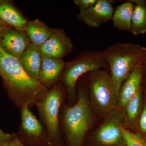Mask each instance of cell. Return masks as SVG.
Instances as JSON below:
<instances>
[{"label": "cell", "instance_id": "obj_2", "mask_svg": "<svg viewBox=\"0 0 146 146\" xmlns=\"http://www.w3.org/2000/svg\"><path fill=\"white\" fill-rule=\"evenodd\" d=\"M102 51L119 97L124 82L146 56V48L138 44L120 42Z\"/></svg>", "mask_w": 146, "mask_h": 146}, {"label": "cell", "instance_id": "obj_16", "mask_svg": "<svg viewBox=\"0 0 146 146\" xmlns=\"http://www.w3.org/2000/svg\"><path fill=\"white\" fill-rule=\"evenodd\" d=\"M133 8L134 5L129 1L118 6L112 16L113 27L121 30L131 32Z\"/></svg>", "mask_w": 146, "mask_h": 146}, {"label": "cell", "instance_id": "obj_13", "mask_svg": "<svg viewBox=\"0 0 146 146\" xmlns=\"http://www.w3.org/2000/svg\"><path fill=\"white\" fill-rule=\"evenodd\" d=\"M18 59L28 74L33 78L39 80L42 62L40 48L31 42Z\"/></svg>", "mask_w": 146, "mask_h": 146}, {"label": "cell", "instance_id": "obj_1", "mask_svg": "<svg viewBox=\"0 0 146 146\" xmlns=\"http://www.w3.org/2000/svg\"><path fill=\"white\" fill-rule=\"evenodd\" d=\"M0 76L7 94L16 106L36 104L48 90L24 70L18 58L9 54L0 46Z\"/></svg>", "mask_w": 146, "mask_h": 146}, {"label": "cell", "instance_id": "obj_18", "mask_svg": "<svg viewBox=\"0 0 146 146\" xmlns=\"http://www.w3.org/2000/svg\"><path fill=\"white\" fill-rule=\"evenodd\" d=\"M134 5L131 32L135 36L146 34V1H129Z\"/></svg>", "mask_w": 146, "mask_h": 146}, {"label": "cell", "instance_id": "obj_5", "mask_svg": "<svg viewBox=\"0 0 146 146\" xmlns=\"http://www.w3.org/2000/svg\"><path fill=\"white\" fill-rule=\"evenodd\" d=\"M88 74L89 91L94 104L102 115L106 117L117 107L119 100L112 78L103 69Z\"/></svg>", "mask_w": 146, "mask_h": 146}, {"label": "cell", "instance_id": "obj_7", "mask_svg": "<svg viewBox=\"0 0 146 146\" xmlns=\"http://www.w3.org/2000/svg\"><path fill=\"white\" fill-rule=\"evenodd\" d=\"M124 110L116 108L106 117L94 135L96 146H125L122 127Z\"/></svg>", "mask_w": 146, "mask_h": 146}, {"label": "cell", "instance_id": "obj_20", "mask_svg": "<svg viewBox=\"0 0 146 146\" xmlns=\"http://www.w3.org/2000/svg\"><path fill=\"white\" fill-rule=\"evenodd\" d=\"M125 146H146V138L139 133H133L122 127Z\"/></svg>", "mask_w": 146, "mask_h": 146}, {"label": "cell", "instance_id": "obj_23", "mask_svg": "<svg viewBox=\"0 0 146 146\" xmlns=\"http://www.w3.org/2000/svg\"><path fill=\"white\" fill-rule=\"evenodd\" d=\"M13 134L0 130V146H9Z\"/></svg>", "mask_w": 146, "mask_h": 146}, {"label": "cell", "instance_id": "obj_24", "mask_svg": "<svg viewBox=\"0 0 146 146\" xmlns=\"http://www.w3.org/2000/svg\"><path fill=\"white\" fill-rule=\"evenodd\" d=\"M9 146H25L17 135L13 134Z\"/></svg>", "mask_w": 146, "mask_h": 146}, {"label": "cell", "instance_id": "obj_19", "mask_svg": "<svg viewBox=\"0 0 146 146\" xmlns=\"http://www.w3.org/2000/svg\"><path fill=\"white\" fill-rule=\"evenodd\" d=\"M142 91L139 89L126 105L124 108V118L123 127H131L135 124L142 111Z\"/></svg>", "mask_w": 146, "mask_h": 146}, {"label": "cell", "instance_id": "obj_22", "mask_svg": "<svg viewBox=\"0 0 146 146\" xmlns=\"http://www.w3.org/2000/svg\"><path fill=\"white\" fill-rule=\"evenodd\" d=\"M98 0H74V2L80 9H87L95 5Z\"/></svg>", "mask_w": 146, "mask_h": 146}, {"label": "cell", "instance_id": "obj_8", "mask_svg": "<svg viewBox=\"0 0 146 146\" xmlns=\"http://www.w3.org/2000/svg\"><path fill=\"white\" fill-rule=\"evenodd\" d=\"M114 2V1L111 0H98L95 5L90 8L80 9L77 19L88 26L98 28L112 19L115 11Z\"/></svg>", "mask_w": 146, "mask_h": 146}, {"label": "cell", "instance_id": "obj_27", "mask_svg": "<svg viewBox=\"0 0 146 146\" xmlns=\"http://www.w3.org/2000/svg\"><path fill=\"white\" fill-rule=\"evenodd\" d=\"M6 1V0H0V5L2 3L5 2Z\"/></svg>", "mask_w": 146, "mask_h": 146}, {"label": "cell", "instance_id": "obj_15", "mask_svg": "<svg viewBox=\"0 0 146 146\" xmlns=\"http://www.w3.org/2000/svg\"><path fill=\"white\" fill-rule=\"evenodd\" d=\"M52 31L53 29L37 19L29 21L25 31L31 42L39 47L46 42Z\"/></svg>", "mask_w": 146, "mask_h": 146}, {"label": "cell", "instance_id": "obj_4", "mask_svg": "<svg viewBox=\"0 0 146 146\" xmlns=\"http://www.w3.org/2000/svg\"><path fill=\"white\" fill-rule=\"evenodd\" d=\"M100 69L109 70L102 51H84L72 60L66 62L61 76L69 96L73 97L75 95L77 84L81 77Z\"/></svg>", "mask_w": 146, "mask_h": 146}, {"label": "cell", "instance_id": "obj_12", "mask_svg": "<svg viewBox=\"0 0 146 146\" xmlns=\"http://www.w3.org/2000/svg\"><path fill=\"white\" fill-rule=\"evenodd\" d=\"M143 69L142 62L133 69L120 89L117 108L123 110L128 102L141 89Z\"/></svg>", "mask_w": 146, "mask_h": 146}, {"label": "cell", "instance_id": "obj_14", "mask_svg": "<svg viewBox=\"0 0 146 146\" xmlns=\"http://www.w3.org/2000/svg\"><path fill=\"white\" fill-rule=\"evenodd\" d=\"M29 21L10 1H6L0 5V23L3 25L25 31Z\"/></svg>", "mask_w": 146, "mask_h": 146}, {"label": "cell", "instance_id": "obj_25", "mask_svg": "<svg viewBox=\"0 0 146 146\" xmlns=\"http://www.w3.org/2000/svg\"><path fill=\"white\" fill-rule=\"evenodd\" d=\"M142 64H143V70H146V56L145 57V58H144L143 61H142Z\"/></svg>", "mask_w": 146, "mask_h": 146}, {"label": "cell", "instance_id": "obj_11", "mask_svg": "<svg viewBox=\"0 0 146 146\" xmlns=\"http://www.w3.org/2000/svg\"><path fill=\"white\" fill-rule=\"evenodd\" d=\"M66 62L42 54V62L39 81L46 88L53 86L62 75Z\"/></svg>", "mask_w": 146, "mask_h": 146}, {"label": "cell", "instance_id": "obj_17", "mask_svg": "<svg viewBox=\"0 0 146 146\" xmlns=\"http://www.w3.org/2000/svg\"><path fill=\"white\" fill-rule=\"evenodd\" d=\"M29 104H25L21 109L22 128L25 133L30 137L39 138L43 133V126L29 110Z\"/></svg>", "mask_w": 146, "mask_h": 146}, {"label": "cell", "instance_id": "obj_3", "mask_svg": "<svg viewBox=\"0 0 146 146\" xmlns=\"http://www.w3.org/2000/svg\"><path fill=\"white\" fill-rule=\"evenodd\" d=\"M93 122L86 89L80 86L77 101L73 106L66 107L64 111V126L69 146H83Z\"/></svg>", "mask_w": 146, "mask_h": 146}, {"label": "cell", "instance_id": "obj_6", "mask_svg": "<svg viewBox=\"0 0 146 146\" xmlns=\"http://www.w3.org/2000/svg\"><path fill=\"white\" fill-rule=\"evenodd\" d=\"M63 98L62 86L56 84L36 104L48 131V146H56L59 139V112Z\"/></svg>", "mask_w": 146, "mask_h": 146}, {"label": "cell", "instance_id": "obj_26", "mask_svg": "<svg viewBox=\"0 0 146 146\" xmlns=\"http://www.w3.org/2000/svg\"><path fill=\"white\" fill-rule=\"evenodd\" d=\"M6 27H7L3 25L0 23V34H1V32Z\"/></svg>", "mask_w": 146, "mask_h": 146}, {"label": "cell", "instance_id": "obj_10", "mask_svg": "<svg viewBox=\"0 0 146 146\" xmlns=\"http://www.w3.org/2000/svg\"><path fill=\"white\" fill-rule=\"evenodd\" d=\"M30 43L25 31L7 27L0 34V46L6 52L18 58Z\"/></svg>", "mask_w": 146, "mask_h": 146}, {"label": "cell", "instance_id": "obj_9", "mask_svg": "<svg viewBox=\"0 0 146 146\" xmlns=\"http://www.w3.org/2000/svg\"><path fill=\"white\" fill-rule=\"evenodd\" d=\"M39 48L42 54L62 59L72 52L73 45L64 30L55 28L50 38Z\"/></svg>", "mask_w": 146, "mask_h": 146}, {"label": "cell", "instance_id": "obj_21", "mask_svg": "<svg viewBox=\"0 0 146 146\" xmlns=\"http://www.w3.org/2000/svg\"><path fill=\"white\" fill-rule=\"evenodd\" d=\"M139 125L142 133L146 134V100L145 102L139 117Z\"/></svg>", "mask_w": 146, "mask_h": 146}]
</instances>
